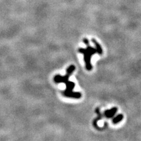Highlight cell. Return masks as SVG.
Here are the masks:
<instances>
[{
	"mask_svg": "<svg viewBox=\"0 0 141 141\" xmlns=\"http://www.w3.org/2000/svg\"><path fill=\"white\" fill-rule=\"evenodd\" d=\"M75 70V67L74 65H71L67 69L66 74L64 76H61V75H56L53 78V80L56 84L64 83L65 84L66 89L62 92V95L67 98L79 99L81 98L82 94L79 92L73 91L75 84L74 82L69 81V78L74 72Z\"/></svg>",
	"mask_w": 141,
	"mask_h": 141,
	"instance_id": "1",
	"label": "cell"
},
{
	"mask_svg": "<svg viewBox=\"0 0 141 141\" xmlns=\"http://www.w3.org/2000/svg\"><path fill=\"white\" fill-rule=\"evenodd\" d=\"M83 42L87 45V48L86 49L81 48L78 49V52L84 55V59L85 62L86 69L88 70H91L92 68V66L91 62L92 56L93 55L97 53V51L95 48L90 45L89 42V40L87 38H85L83 39Z\"/></svg>",
	"mask_w": 141,
	"mask_h": 141,
	"instance_id": "2",
	"label": "cell"
},
{
	"mask_svg": "<svg viewBox=\"0 0 141 141\" xmlns=\"http://www.w3.org/2000/svg\"><path fill=\"white\" fill-rule=\"evenodd\" d=\"M117 111H118V108L116 107H114L110 109L106 110L104 113V115L108 119V118H112L115 116Z\"/></svg>",
	"mask_w": 141,
	"mask_h": 141,
	"instance_id": "3",
	"label": "cell"
},
{
	"mask_svg": "<svg viewBox=\"0 0 141 141\" xmlns=\"http://www.w3.org/2000/svg\"><path fill=\"white\" fill-rule=\"evenodd\" d=\"M95 111L96 112H97V115H98V117H97V118H96L94 120V122H93V125H94V126L95 127L96 129H100V128H99L98 126V121L99 120H101L102 119V114H101V112H100V109L99 108H97V109H95Z\"/></svg>",
	"mask_w": 141,
	"mask_h": 141,
	"instance_id": "4",
	"label": "cell"
},
{
	"mask_svg": "<svg viewBox=\"0 0 141 141\" xmlns=\"http://www.w3.org/2000/svg\"><path fill=\"white\" fill-rule=\"evenodd\" d=\"M92 42L94 43V44L95 45V49H97V53H98V54L99 55H102V53H103V50L102 49V47H101V45L99 44V42H97V41L96 40V39L92 38Z\"/></svg>",
	"mask_w": 141,
	"mask_h": 141,
	"instance_id": "5",
	"label": "cell"
},
{
	"mask_svg": "<svg viewBox=\"0 0 141 141\" xmlns=\"http://www.w3.org/2000/svg\"><path fill=\"white\" fill-rule=\"evenodd\" d=\"M123 118V115L122 114H118L116 116L114 117L112 119V123L114 124H117L121 122Z\"/></svg>",
	"mask_w": 141,
	"mask_h": 141,
	"instance_id": "6",
	"label": "cell"
}]
</instances>
